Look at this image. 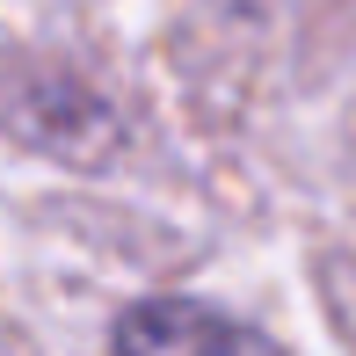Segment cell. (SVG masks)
<instances>
[{"mask_svg": "<svg viewBox=\"0 0 356 356\" xmlns=\"http://www.w3.org/2000/svg\"><path fill=\"white\" fill-rule=\"evenodd\" d=\"M117 356H277L254 327L197 298H145L117 320Z\"/></svg>", "mask_w": 356, "mask_h": 356, "instance_id": "cell-1", "label": "cell"}]
</instances>
